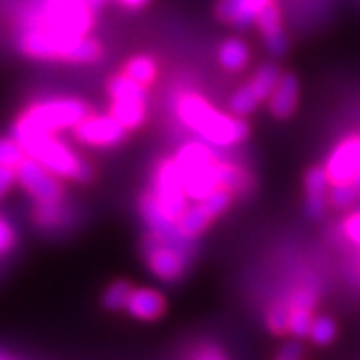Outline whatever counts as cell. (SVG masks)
Instances as JSON below:
<instances>
[{"instance_id":"1","label":"cell","mask_w":360,"mask_h":360,"mask_svg":"<svg viewBox=\"0 0 360 360\" xmlns=\"http://www.w3.org/2000/svg\"><path fill=\"white\" fill-rule=\"evenodd\" d=\"M174 115L198 141L208 142L220 150L234 148L250 136V124L245 116L220 110L198 92H180L174 101Z\"/></svg>"},{"instance_id":"2","label":"cell","mask_w":360,"mask_h":360,"mask_svg":"<svg viewBox=\"0 0 360 360\" xmlns=\"http://www.w3.org/2000/svg\"><path fill=\"white\" fill-rule=\"evenodd\" d=\"M94 22L90 0H32L22 13V28H42L70 39L89 37Z\"/></svg>"},{"instance_id":"3","label":"cell","mask_w":360,"mask_h":360,"mask_svg":"<svg viewBox=\"0 0 360 360\" xmlns=\"http://www.w3.org/2000/svg\"><path fill=\"white\" fill-rule=\"evenodd\" d=\"M220 148L205 141H186L174 153L180 179L188 198L196 202L222 188V156Z\"/></svg>"},{"instance_id":"4","label":"cell","mask_w":360,"mask_h":360,"mask_svg":"<svg viewBox=\"0 0 360 360\" xmlns=\"http://www.w3.org/2000/svg\"><path fill=\"white\" fill-rule=\"evenodd\" d=\"M90 112V104L78 96H49L26 106L16 116L11 134H60L75 129Z\"/></svg>"},{"instance_id":"5","label":"cell","mask_w":360,"mask_h":360,"mask_svg":"<svg viewBox=\"0 0 360 360\" xmlns=\"http://www.w3.org/2000/svg\"><path fill=\"white\" fill-rule=\"evenodd\" d=\"M14 139L25 148L26 156L39 160L65 182L86 184L94 179L92 165L58 134H20Z\"/></svg>"},{"instance_id":"6","label":"cell","mask_w":360,"mask_h":360,"mask_svg":"<svg viewBox=\"0 0 360 360\" xmlns=\"http://www.w3.org/2000/svg\"><path fill=\"white\" fill-rule=\"evenodd\" d=\"M108 101H110V115L129 130H139L146 122L148 115V94L146 86L136 80L118 72L106 84Z\"/></svg>"},{"instance_id":"7","label":"cell","mask_w":360,"mask_h":360,"mask_svg":"<svg viewBox=\"0 0 360 360\" xmlns=\"http://www.w3.org/2000/svg\"><path fill=\"white\" fill-rule=\"evenodd\" d=\"M82 39L60 37L42 28H22L18 34V51L32 60L77 63V52Z\"/></svg>"},{"instance_id":"8","label":"cell","mask_w":360,"mask_h":360,"mask_svg":"<svg viewBox=\"0 0 360 360\" xmlns=\"http://www.w3.org/2000/svg\"><path fill=\"white\" fill-rule=\"evenodd\" d=\"M193 250L167 243L155 234L146 232L144 236V260L150 274L162 283H176L191 266Z\"/></svg>"},{"instance_id":"9","label":"cell","mask_w":360,"mask_h":360,"mask_svg":"<svg viewBox=\"0 0 360 360\" xmlns=\"http://www.w3.org/2000/svg\"><path fill=\"white\" fill-rule=\"evenodd\" d=\"M150 193L156 196L160 208L176 222L182 212L191 206V198L184 191L174 156H165L155 165L150 174Z\"/></svg>"},{"instance_id":"10","label":"cell","mask_w":360,"mask_h":360,"mask_svg":"<svg viewBox=\"0 0 360 360\" xmlns=\"http://www.w3.org/2000/svg\"><path fill=\"white\" fill-rule=\"evenodd\" d=\"M16 182L37 205L65 202V180L30 156H26L16 168Z\"/></svg>"},{"instance_id":"11","label":"cell","mask_w":360,"mask_h":360,"mask_svg":"<svg viewBox=\"0 0 360 360\" xmlns=\"http://www.w3.org/2000/svg\"><path fill=\"white\" fill-rule=\"evenodd\" d=\"M232 200H234V194L226 188H220L202 200L191 202V206L182 212V217L179 219L180 232L194 243L214 220L222 217L231 208Z\"/></svg>"},{"instance_id":"12","label":"cell","mask_w":360,"mask_h":360,"mask_svg":"<svg viewBox=\"0 0 360 360\" xmlns=\"http://www.w3.org/2000/svg\"><path fill=\"white\" fill-rule=\"evenodd\" d=\"M72 136L89 148H115L129 139V130L110 112H90L72 129Z\"/></svg>"},{"instance_id":"13","label":"cell","mask_w":360,"mask_h":360,"mask_svg":"<svg viewBox=\"0 0 360 360\" xmlns=\"http://www.w3.org/2000/svg\"><path fill=\"white\" fill-rule=\"evenodd\" d=\"M139 210H141L142 222L146 226V232L155 234L158 238L172 243V245L182 246L186 250H193V240H188L179 229V222L174 219H170L167 212L160 208L156 196L150 191L142 194L139 200Z\"/></svg>"},{"instance_id":"14","label":"cell","mask_w":360,"mask_h":360,"mask_svg":"<svg viewBox=\"0 0 360 360\" xmlns=\"http://www.w3.org/2000/svg\"><path fill=\"white\" fill-rule=\"evenodd\" d=\"M324 170L328 174L330 186L352 182L360 170V134H348L336 142L324 160Z\"/></svg>"},{"instance_id":"15","label":"cell","mask_w":360,"mask_h":360,"mask_svg":"<svg viewBox=\"0 0 360 360\" xmlns=\"http://www.w3.org/2000/svg\"><path fill=\"white\" fill-rule=\"evenodd\" d=\"M257 28L260 32V39L264 49L272 56H284L288 51V37L284 30L283 11L276 4V0H272L269 6L257 16Z\"/></svg>"},{"instance_id":"16","label":"cell","mask_w":360,"mask_h":360,"mask_svg":"<svg viewBox=\"0 0 360 360\" xmlns=\"http://www.w3.org/2000/svg\"><path fill=\"white\" fill-rule=\"evenodd\" d=\"M167 310V298L160 290L150 286H132L124 312L134 321H158Z\"/></svg>"},{"instance_id":"17","label":"cell","mask_w":360,"mask_h":360,"mask_svg":"<svg viewBox=\"0 0 360 360\" xmlns=\"http://www.w3.org/2000/svg\"><path fill=\"white\" fill-rule=\"evenodd\" d=\"M272 0H219L217 2V18L224 25L236 28H248L257 22V16Z\"/></svg>"},{"instance_id":"18","label":"cell","mask_w":360,"mask_h":360,"mask_svg":"<svg viewBox=\"0 0 360 360\" xmlns=\"http://www.w3.org/2000/svg\"><path fill=\"white\" fill-rule=\"evenodd\" d=\"M330 180L324 167H312L304 174V210L310 219H322L328 208Z\"/></svg>"},{"instance_id":"19","label":"cell","mask_w":360,"mask_h":360,"mask_svg":"<svg viewBox=\"0 0 360 360\" xmlns=\"http://www.w3.org/2000/svg\"><path fill=\"white\" fill-rule=\"evenodd\" d=\"M300 101V80L295 72H283L276 89L269 98V112L278 120H286L295 115Z\"/></svg>"},{"instance_id":"20","label":"cell","mask_w":360,"mask_h":360,"mask_svg":"<svg viewBox=\"0 0 360 360\" xmlns=\"http://www.w3.org/2000/svg\"><path fill=\"white\" fill-rule=\"evenodd\" d=\"M217 60H219L220 68H224L231 75H238L245 72L250 60H252V52L250 46L245 40L238 37H231V39L222 40L217 51Z\"/></svg>"},{"instance_id":"21","label":"cell","mask_w":360,"mask_h":360,"mask_svg":"<svg viewBox=\"0 0 360 360\" xmlns=\"http://www.w3.org/2000/svg\"><path fill=\"white\" fill-rule=\"evenodd\" d=\"M281 77H283L281 66L269 60V63H262V65L257 66L255 75L248 78L246 84H248V89L255 92V96L260 103H269L270 94H272V90L276 89Z\"/></svg>"},{"instance_id":"22","label":"cell","mask_w":360,"mask_h":360,"mask_svg":"<svg viewBox=\"0 0 360 360\" xmlns=\"http://www.w3.org/2000/svg\"><path fill=\"white\" fill-rule=\"evenodd\" d=\"M72 220H75V212L65 202L37 205L34 208V222L42 231H63Z\"/></svg>"},{"instance_id":"23","label":"cell","mask_w":360,"mask_h":360,"mask_svg":"<svg viewBox=\"0 0 360 360\" xmlns=\"http://www.w3.org/2000/svg\"><path fill=\"white\" fill-rule=\"evenodd\" d=\"M120 72H124L127 77H130L132 80H136L139 84L148 89V86L155 84L156 78H158V63H156L155 56H150V54H134L132 58H129L124 63Z\"/></svg>"},{"instance_id":"24","label":"cell","mask_w":360,"mask_h":360,"mask_svg":"<svg viewBox=\"0 0 360 360\" xmlns=\"http://www.w3.org/2000/svg\"><path fill=\"white\" fill-rule=\"evenodd\" d=\"M255 182L252 176L240 165H234L231 160H222V188L231 191L234 196H245L252 191Z\"/></svg>"},{"instance_id":"25","label":"cell","mask_w":360,"mask_h":360,"mask_svg":"<svg viewBox=\"0 0 360 360\" xmlns=\"http://www.w3.org/2000/svg\"><path fill=\"white\" fill-rule=\"evenodd\" d=\"M130 290H132V284L124 278H118L112 281L104 288L103 296H101V304L104 310L108 312H118V310L127 309V302H129Z\"/></svg>"},{"instance_id":"26","label":"cell","mask_w":360,"mask_h":360,"mask_svg":"<svg viewBox=\"0 0 360 360\" xmlns=\"http://www.w3.org/2000/svg\"><path fill=\"white\" fill-rule=\"evenodd\" d=\"M336 333H338V328H336V322L333 316L316 314L314 321H312V326H310L309 340L314 342L316 347H328V345L335 342Z\"/></svg>"},{"instance_id":"27","label":"cell","mask_w":360,"mask_h":360,"mask_svg":"<svg viewBox=\"0 0 360 360\" xmlns=\"http://www.w3.org/2000/svg\"><path fill=\"white\" fill-rule=\"evenodd\" d=\"M260 101H258L257 96H255V92L248 89V84H243V86H238V89L232 92L231 96H229V110H231L232 115L236 116H250L255 110H257L258 106H260Z\"/></svg>"},{"instance_id":"28","label":"cell","mask_w":360,"mask_h":360,"mask_svg":"<svg viewBox=\"0 0 360 360\" xmlns=\"http://www.w3.org/2000/svg\"><path fill=\"white\" fill-rule=\"evenodd\" d=\"M314 316H316L314 309H309V307H290V314H288V335L296 338V340L309 338L310 326H312Z\"/></svg>"},{"instance_id":"29","label":"cell","mask_w":360,"mask_h":360,"mask_svg":"<svg viewBox=\"0 0 360 360\" xmlns=\"http://www.w3.org/2000/svg\"><path fill=\"white\" fill-rule=\"evenodd\" d=\"M288 314H290V307L286 298H281L270 304L266 310V328L272 335H288Z\"/></svg>"},{"instance_id":"30","label":"cell","mask_w":360,"mask_h":360,"mask_svg":"<svg viewBox=\"0 0 360 360\" xmlns=\"http://www.w3.org/2000/svg\"><path fill=\"white\" fill-rule=\"evenodd\" d=\"M360 188L354 182H342V184H333L328 191V205L330 208L347 210L359 200Z\"/></svg>"},{"instance_id":"31","label":"cell","mask_w":360,"mask_h":360,"mask_svg":"<svg viewBox=\"0 0 360 360\" xmlns=\"http://www.w3.org/2000/svg\"><path fill=\"white\" fill-rule=\"evenodd\" d=\"M26 158L25 148L18 144V141L11 136H0V167L18 168V165Z\"/></svg>"},{"instance_id":"32","label":"cell","mask_w":360,"mask_h":360,"mask_svg":"<svg viewBox=\"0 0 360 360\" xmlns=\"http://www.w3.org/2000/svg\"><path fill=\"white\" fill-rule=\"evenodd\" d=\"M340 232L347 238L350 245L360 248V210H354L347 214L342 222H340Z\"/></svg>"},{"instance_id":"33","label":"cell","mask_w":360,"mask_h":360,"mask_svg":"<svg viewBox=\"0 0 360 360\" xmlns=\"http://www.w3.org/2000/svg\"><path fill=\"white\" fill-rule=\"evenodd\" d=\"M18 243V234L14 231V226L0 214V257L8 255Z\"/></svg>"},{"instance_id":"34","label":"cell","mask_w":360,"mask_h":360,"mask_svg":"<svg viewBox=\"0 0 360 360\" xmlns=\"http://www.w3.org/2000/svg\"><path fill=\"white\" fill-rule=\"evenodd\" d=\"M304 359V347L300 345V340L292 338L290 342H286L278 352L274 360H302Z\"/></svg>"},{"instance_id":"35","label":"cell","mask_w":360,"mask_h":360,"mask_svg":"<svg viewBox=\"0 0 360 360\" xmlns=\"http://www.w3.org/2000/svg\"><path fill=\"white\" fill-rule=\"evenodd\" d=\"M16 182V170L14 168L0 167V198H4L6 194L14 188Z\"/></svg>"},{"instance_id":"36","label":"cell","mask_w":360,"mask_h":360,"mask_svg":"<svg viewBox=\"0 0 360 360\" xmlns=\"http://www.w3.org/2000/svg\"><path fill=\"white\" fill-rule=\"evenodd\" d=\"M193 360H226V356L220 348L206 345V347H200L194 352Z\"/></svg>"},{"instance_id":"37","label":"cell","mask_w":360,"mask_h":360,"mask_svg":"<svg viewBox=\"0 0 360 360\" xmlns=\"http://www.w3.org/2000/svg\"><path fill=\"white\" fill-rule=\"evenodd\" d=\"M127 11H142L150 4V0H116Z\"/></svg>"},{"instance_id":"38","label":"cell","mask_w":360,"mask_h":360,"mask_svg":"<svg viewBox=\"0 0 360 360\" xmlns=\"http://www.w3.org/2000/svg\"><path fill=\"white\" fill-rule=\"evenodd\" d=\"M0 360H20V359H16L14 354H11V352H6V350H2V348H0Z\"/></svg>"},{"instance_id":"39","label":"cell","mask_w":360,"mask_h":360,"mask_svg":"<svg viewBox=\"0 0 360 360\" xmlns=\"http://www.w3.org/2000/svg\"><path fill=\"white\" fill-rule=\"evenodd\" d=\"M352 182H354V184H356V186H359V188H360V170H359V174L354 176V180H352Z\"/></svg>"},{"instance_id":"40","label":"cell","mask_w":360,"mask_h":360,"mask_svg":"<svg viewBox=\"0 0 360 360\" xmlns=\"http://www.w3.org/2000/svg\"><path fill=\"white\" fill-rule=\"evenodd\" d=\"M90 2H92V4L96 6V4H103V2H108V0H90Z\"/></svg>"}]
</instances>
